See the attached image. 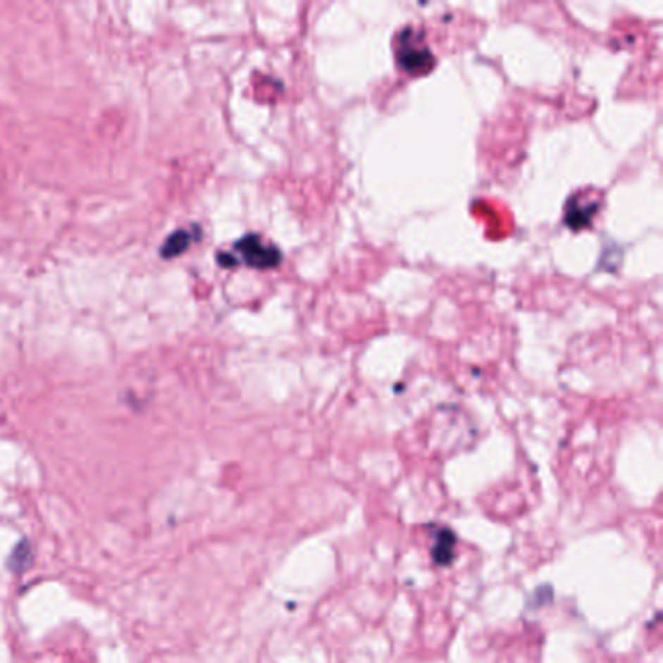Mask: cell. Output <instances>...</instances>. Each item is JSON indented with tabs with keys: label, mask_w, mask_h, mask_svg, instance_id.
<instances>
[{
	"label": "cell",
	"mask_w": 663,
	"mask_h": 663,
	"mask_svg": "<svg viewBox=\"0 0 663 663\" xmlns=\"http://www.w3.org/2000/svg\"><path fill=\"white\" fill-rule=\"evenodd\" d=\"M234 249L240 259L253 268H273L283 259V253L278 251V247L267 243L257 234L243 235L242 240L235 242Z\"/></svg>",
	"instance_id": "cell-1"
},
{
	"label": "cell",
	"mask_w": 663,
	"mask_h": 663,
	"mask_svg": "<svg viewBox=\"0 0 663 663\" xmlns=\"http://www.w3.org/2000/svg\"><path fill=\"white\" fill-rule=\"evenodd\" d=\"M419 35H414L411 30H404L399 35V47H397V61L401 68H404L407 73H424L432 66V53H430L426 45H421L416 41Z\"/></svg>",
	"instance_id": "cell-2"
},
{
	"label": "cell",
	"mask_w": 663,
	"mask_h": 663,
	"mask_svg": "<svg viewBox=\"0 0 663 663\" xmlns=\"http://www.w3.org/2000/svg\"><path fill=\"white\" fill-rule=\"evenodd\" d=\"M599 204L597 202H590V201H572L568 202L566 206V224L572 230H582V228L590 226L591 218H593V214L597 212Z\"/></svg>",
	"instance_id": "cell-3"
},
{
	"label": "cell",
	"mask_w": 663,
	"mask_h": 663,
	"mask_svg": "<svg viewBox=\"0 0 663 663\" xmlns=\"http://www.w3.org/2000/svg\"><path fill=\"white\" fill-rule=\"evenodd\" d=\"M189 243H191V235L185 230H179L175 234H171L166 243H163L162 247V255L163 257H175V255H181L183 251L189 247Z\"/></svg>",
	"instance_id": "cell-4"
}]
</instances>
